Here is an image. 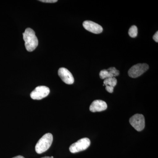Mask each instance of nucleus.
Here are the masks:
<instances>
[{
    "label": "nucleus",
    "instance_id": "20e7f679",
    "mask_svg": "<svg viewBox=\"0 0 158 158\" xmlns=\"http://www.w3.org/2000/svg\"><path fill=\"white\" fill-rule=\"evenodd\" d=\"M149 66L145 63H139L134 65L131 67L128 71L129 76L131 77L137 78L143 74L146 71L148 70Z\"/></svg>",
    "mask_w": 158,
    "mask_h": 158
},
{
    "label": "nucleus",
    "instance_id": "dca6fc26",
    "mask_svg": "<svg viewBox=\"0 0 158 158\" xmlns=\"http://www.w3.org/2000/svg\"><path fill=\"white\" fill-rule=\"evenodd\" d=\"M153 39L154 40L156 41V42H158V32L157 31L156 32V34L154 35V36H153Z\"/></svg>",
    "mask_w": 158,
    "mask_h": 158
},
{
    "label": "nucleus",
    "instance_id": "f03ea898",
    "mask_svg": "<svg viewBox=\"0 0 158 158\" xmlns=\"http://www.w3.org/2000/svg\"><path fill=\"white\" fill-rule=\"evenodd\" d=\"M53 141L52 135L47 133L42 136L35 146V151L38 154L45 152L50 147Z\"/></svg>",
    "mask_w": 158,
    "mask_h": 158
},
{
    "label": "nucleus",
    "instance_id": "f257e3e1",
    "mask_svg": "<svg viewBox=\"0 0 158 158\" xmlns=\"http://www.w3.org/2000/svg\"><path fill=\"white\" fill-rule=\"evenodd\" d=\"M23 35L26 49L29 52H33L37 48L38 44V39L35 32L32 29L28 28Z\"/></svg>",
    "mask_w": 158,
    "mask_h": 158
},
{
    "label": "nucleus",
    "instance_id": "423d86ee",
    "mask_svg": "<svg viewBox=\"0 0 158 158\" xmlns=\"http://www.w3.org/2000/svg\"><path fill=\"white\" fill-rule=\"evenodd\" d=\"M50 91L49 88L46 86H38L31 92V97L33 99L41 100L46 97L49 94Z\"/></svg>",
    "mask_w": 158,
    "mask_h": 158
},
{
    "label": "nucleus",
    "instance_id": "2eb2a0df",
    "mask_svg": "<svg viewBox=\"0 0 158 158\" xmlns=\"http://www.w3.org/2000/svg\"><path fill=\"white\" fill-rule=\"evenodd\" d=\"M106 89L109 93H113V90H114V88L110 87V86H106Z\"/></svg>",
    "mask_w": 158,
    "mask_h": 158
},
{
    "label": "nucleus",
    "instance_id": "ddd939ff",
    "mask_svg": "<svg viewBox=\"0 0 158 158\" xmlns=\"http://www.w3.org/2000/svg\"><path fill=\"white\" fill-rule=\"evenodd\" d=\"M107 70L110 71L111 74L113 75V77H117L119 75V71L118 70H117V69H116L115 68V67H111L108 69Z\"/></svg>",
    "mask_w": 158,
    "mask_h": 158
},
{
    "label": "nucleus",
    "instance_id": "9b49d317",
    "mask_svg": "<svg viewBox=\"0 0 158 158\" xmlns=\"http://www.w3.org/2000/svg\"><path fill=\"white\" fill-rule=\"evenodd\" d=\"M99 77L101 79L104 80L108 78L114 77L111 73L107 69H103L99 73Z\"/></svg>",
    "mask_w": 158,
    "mask_h": 158
},
{
    "label": "nucleus",
    "instance_id": "0eeeda50",
    "mask_svg": "<svg viewBox=\"0 0 158 158\" xmlns=\"http://www.w3.org/2000/svg\"><path fill=\"white\" fill-rule=\"evenodd\" d=\"M58 75L62 81L67 85H72L74 82V79L72 74L65 68H60L58 70Z\"/></svg>",
    "mask_w": 158,
    "mask_h": 158
},
{
    "label": "nucleus",
    "instance_id": "7ed1b4c3",
    "mask_svg": "<svg viewBox=\"0 0 158 158\" xmlns=\"http://www.w3.org/2000/svg\"><path fill=\"white\" fill-rule=\"evenodd\" d=\"M90 144V139L88 138H83L71 145L69 151L72 153L80 152L87 149Z\"/></svg>",
    "mask_w": 158,
    "mask_h": 158
},
{
    "label": "nucleus",
    "instance_id": "6e6552de",
    "mask_svg": "<svg viewBox=\"0 0 158 158\" xmlns=\"http://www.w3.org/2000/svg\"><path fill=\"white\" fill-rule=\"evenodd\" d=\"M83 26L87 31L93 34H100L103 31V28L101 26L91 21H85L83 23Z\"/></svg>",
    "mask_w": 158,
    "mask_h": 158
},
{
    "label": "nucleus",
    "instance_id": "f3484780",
    "mask_svg": "<svg viewBox=\"0 0 158 158\" xmlns=\"http://www.w3.org/2000/svg\"><path fill=\"white\" fill-rule=\"evenodd\" d=\"M12 158H25L23 156H18Z\"/></svg>",
    "mask_w": 158,
    "mask_h": 158
},
{
    "label": "nucleus",
    "instance_id": "4468645a",
    "mask_svg": "<svg viewBox=\"0 0 158 158\" xmlns=\"http://www.w3.org/2000/svg\"><path fill=\"white\" fill-rule=\"evenodd\" d=\"M40 2L44 3H53L58 2L57 0H40Z\"/></svg>",
    "mask_w": 158,
    "mask_h": 158
},
{
    "label": "nucleus",
    "instance_id": "f8f14e48",
    "mask_svg": "<svg viewBox=\"0 0 158 158\" xmlns=\"http://www.w3.org/2000/svg\"><path fill=\"white\" fill-rule=\"evenodd\" d=\"M138 29L136 26H132L130 27L128 31V34L131 37L135 38L138 35Z\"/></svg>",
    "mask_w": 158,
    "mask_h": 158
},
{
    "label": "nucleus",
    "instance_id": "9d476101",
    "mask_svg": "<svg viewBox=\"0 0 158 158\" xmlns=\"http://www.w3.org/2000/svg\"><path fill=\"white\" fill-rule=\"evenodd\" d=\"M117 80L115 77H110L108 78L105 79L104 81V85L106 86H109L110 87H114L116 86L117 84Z\"/></svg>",
    "mask_w": 158,
    "mask_h": 158
},
{
    "label": "nucleus",
    "instance_id": "1a4fd4ad",
    "mask_svg": "<svg viewBox=\"0 0 158 158\" xmlns=\"http://www.w3.org/2000/svg\"><path fill=\"white\" fill-rule=\"evenodd\" d=\"M107 104L106 102L101 100H96L92 102L89 110L91 112H102L106 110Z\"/></svg>",
    "mask_w": 158,
    "mask_h": 158
},
{
    "label": "nucleus",
    "instance_id": "a211bd4d",
    "mask_svg": "<svg viewBox=\"0 0 158 158\" xmlns=\"http://www.w3.org/2000/svg\"><path fill=\"white\" fill-rule=\"evenodd\" d=\"M41 158H53V157H49V156H45L44 157Z\"/></svg>",
    "mask_w": 158,
    "mask_h": 158
},
{
    "label": "nucleus",
    "instance_id": "39448f33",
    "mask_svg": "<svg viewBox=\"0 0 158 158\" xmlns=\"http://www.w3.org/2000/svg\"><path fill=\"white\" fill-rule=\"evenodd\" d=\"M130 123L134 128L141 131L145 127V119L142 114H136L130 118Z\"/></svg>",
    "mask_w": 158,
    "mask_h": 158
}]
</instances>
